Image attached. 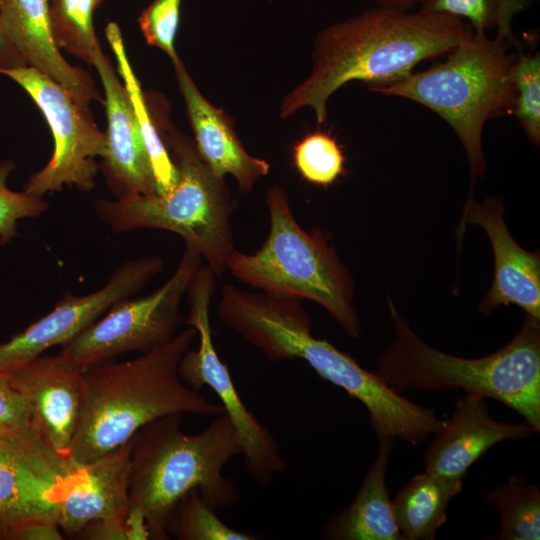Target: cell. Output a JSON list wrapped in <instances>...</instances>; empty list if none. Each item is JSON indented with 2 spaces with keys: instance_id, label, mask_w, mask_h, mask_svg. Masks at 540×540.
I'll use <instances>...</instances> for the list:
<instances>
[{
  "instance_id": "29",
  "label": "cell",
  "mask_w": 540,
  "mask_h": 540,
  "mask_svg": "<svg viewBox=\"0 0 540 540\" xmlns=\"http://www.w3.org/2000/svg\"><path fill=\"white\" fill-rule=\"evenodd\" d=\"M515 100L511 113L517 118L526 137L535 146L540 143V54L519 53L515 72Z\"/></svg>"
},
{
  "instance_id": "9",
  "label": "cell",
  "mask_w": 540,
  "mask_h": 540,
  "mask_svg": "<svg viewBox=\"0 0 540 540\" xmlns=\"http://www.w3.org/2000/svg\"><path fill=\"white\" fill-rule=\"evenodd\" d=\"M201 262L202 256L185 245L165 283L147 296L114 304L104 317L63 345L59 355L85 370L124 353L143 354L166 344L182 323L180 304Z\"/></svg>"
},
{
  "instance_id": "2",
  "label": "cell",
  "mask_w": 540,
  "mask_h": 540,
  "mask_svg": "<svg viewBox=\"0 0 540 540\" xmlns=\"http://www.w3.org/2000/svg\"><path fill=\"white\" fill-rule=\"evenodd\" d=\"M472 27L446 14L374 7L324 28L313 41L309 75L280 106L288 118L302 108L327 118L330 96L350 81L369 86L403 79L423 60L448 54Z\"/></svg>"
},
{
  "instance_id": "35",
  "label": "cell",
  "mask_w": 540,
  "mask_h": 540,
  "mask_svg": "<svg viewBox=\"0 0 540 540\" xmlns=\"http://www.w3.org/2000/svg\"><path fill=\"white\" fill-rule=\"evenodd\" d=\"M27 66L8 39L1 22L0 13V69H11Z\"/></svg>"
},
{
  "instance_id": "26",
  "label": "cell",
  "mask_w": 540,
  "mask_h": 540,
  "mask_svg": "<svg viewBox=\"0 0 540 540\" xmlns=\"http://www.w3.org/2000/svg\"><path fill=\"white\" fill-rule=\"evenodd\" d=\"M168 536L179 540H255V535L224 523L198 490L186 493L172 508L166 525Z\"/></svg>"
},
{
  "instance_id": "19",
  "label": "cell",
  "mask_w": 540,
  "mask_h": 540,
  "mask_svg": "<svg viewBox=\"0 0 540 540\" xmlns=\"http://www.w3.org/2000/svg\"><path fill=\"white\" fill-rule=\"evenodd\" d=\"M3 29L27 66L49 76L89 105L99 95L94 80L60 53L50 27L48 0H0Z\"/></svg>"
},
{
  "instance_id": "32",
  "label": "cell",
  "mask_w": 540,
  "mask_h": 540,
  "mask_svg": "<svg viewBox=\"0 0 540 540\" xmlns=\"http://www.w3.org/2000/svg\"><path fill=\"white\" fill-rule=\"evenodd\" d=\"M0 433L39 436L33 428L28 403L6 374H0Z\"/></svg>"
},
{
  "instance_id": "10",
  "label": "cell",
  "mask_w": 540,
  "mask_h": 540,
  "mask_svg": "<svg viewBox=\"0 0 540 540\" xmlns=\"http://www.w3.org/2000/svg\"><path fill=\"white\" fill-rule=\"evenodd\" d=\"M216 285L217 275L207 264L200 266L189 285L186 323L195 328L199 345L196 350L188 349L181 358L179 376L192 389L199 391L206 385L218 396L240 437L249 476L258 486L267 487L287 464L276 438L243 403L228 367L215 349L210 305Z\"/></svg>"
},
{
  "instance_id": "5",
  "label": "cell",
  "mask_w": 540,
  "mask_h": 540,
  "mask_svg": "<svg viewBox=\"0 0 540 540\" xmlns=\"http://www.w3.org/2000/svg\"><path fill=\"white\" fill-rule=\"evenodd\" d=\"M394 339L377 358L376 374L397 392L463 389L495 399L540 431V319L526 314L504 347L481 358H462L426 344L389 300Z\"/></svg>"
},
{
  "instance_id": "11",
  "label": "cell",
  "mask_w": 540,
  "mask_h": 540,
  "mask_svg": "<svg viewBox=\"0 0 540 540\" xmlns=\"http://www.w3.org/2000/svg\"><path fill=\"white\" fill-rule=\"evenodd\" d=\"M20 85L44 114L54 138V151L45 167L27 180L26 193L41 197L64 185L90 191L95 186L97 156L104 157L106 135L92 120L88 106L64 86L30 66L0 69Z\"/></svg>"
},
{
  "instance_id": "8",
  "label": "cell",
  "mask_w": 540,
  "mask_h": 540,
  "mask_svg": "<svg viewBox=\"0 0 540 540\" xmlns=\"http://www.w3.org/2000/svg\"><path fill=\"white\" fill-rule=\"evenodd\" d=\"M168 142L178 171L170 192L101 199L95 204L96 213L116 233L152 228L178 234L220 277L235 250L231 223L235 203L224 178L211 172L191 140L172 131Z\"/></svg>"
},
{
  "instance_id": "23",
  "label": "cell",
  "mask_w": 540,
  "mask_h": 540,
  "mask_svg": "<svg viewBox=\"0 0 540 540\" xmlns=\"http://www.w3.org/2000/svg\"><path fill=\"white\" fill-rule=\"evenodd\" d=\"M105 32L117 59L118 72L125 81V87L134 107L140 133L155 177L157 194H166L177 183L176 165L151 120L139 82L129 64L119 26L115 22H110Z\"/></svg>"
},
{
  "instance_id": "15",
  "label": "cell",
  "mask_w": 540,
  "mask_h": 540,
  "mask_svg": "<svg viewBox=\"0 0 540 540\" xmlns=\"http://www.w3.org/2000/svg\"><path fill=\"white\" fill-rule=\"evenodd\" d=\"M504 207L498 198L483 203L468 198L458 232L466 223L479 225L489 237L494 256V276L479 311L490 314L501 305L515 304L526 314L540 319V255L519 246L503 218Z\"/></svg>"
},
{
  "instance_id": "4",
  "label": "cell",
  "mask_w": 540,
  "mask_h": 540,
  "mask_svg": "<svg viewBox=\"0 0 540 540\" xmlns=\"http://www.w3.org/2000/svg\"><path fill=\"white\" fill-rule=\"evenodd\" d=\"M197 336L194 327L169 342L124 362H102L84 370V402L68 449L87 464L129 441L146 424L170 414L216 416L220 403L185 384L178 366Z\"/></svg>"
},
{
  "instance_id": "27",
  "label": "cell",
  "mask_w": 540,
  "mask_h": 540,
  "mask_svg": "<svg viewBox=\"0 0 540 540\" xmlns=\"http://www.w3.org/2000/svg\"><path fill=\"white\" fill-rule=\"evenodd\" d=\"M529 0H419V10L446 14L467 22L474 31L511 34L514 17Z\"/></svg>"
},
{
  "instance_id": "33",
  "label": "cell",
  "mask_w": 540,
  "mask_h": 540,
  "mask_svg": "<svg viewBox=\"0 0 540 540\" xmlns=\"http://www.w3.org/2000/svg\"><path fill=\"white\" fill-rule=\"evenodd\" d=\"M82 540H131L134 533L127 519H99L88 523L74 537Z\"/></svg>"
},
{
  "instance_id": "18",
  "label": "cell",
  "mask_w": 540,
  "mask_h": 540,
  "mask_svg": "<svg viewBox=\"0 0 540 540\" xmlns=\"http://www.w3.org/2000/svg\"><path fill=\"white\" fill-rule=\"evenodd\" d=\"M173 64L197 153L215 176L231 175L242 193L251 192L257 180L268 174L269 163L245 150L230 118L203 97L180 58Z\"/></svg>"
},
{
  "instance_id": "37",
  "label": "cell",
  "mask_w": 540,
  "mask_h": 540,
  "mask_svg": "<svg viewBox=\"0 0 540 540\" xmlns=\"http://www.w3.org/2000/svg\"><path fill=\"white\" fill-rule=\"evenodd\" d=\"M530 2H533V1H538V0H529Z\"/></svg>"
},
{
  "instance_id": "20",
  "label": "cell",
  "mask_w": 540,
  "mask_h": 540,
  "mask_svg": "<svg viewBox=\"0 0 540 540\" xmlns=\"http://www.w3.org/2000/svg\"><path fill=\"white\" fill-rule=\"evenodd\" d=\"M135 435L101 457L81 464L84 470L82 483L74 487L58 507L56 522L64 535L74 538L95 520L127 519Z\"/></svg>"
},
{
  "instance_id": "25",
  "label": "cell",
  "mask_w": 540,
  "mask_h": 540,
  "mask_svg": "<svg viewBox=\"0 0 540 540\" xmlns=\"http://www.w3.org/2000/svg\"><path fill=\"white\" fill-rule=\"evenodd\" d=\"M103 0H48L50 27L60 49L92 64L101 51L93 14Z\"/></svg>"
},
{
  "instance_id": "30",
  "label": "cell",
  "mask_w": 540,
  "mask_h": 540,
  "mask_svg": "<svg viewBox=\"0 0 540 540\" xmlns=\"http://www.w3.org/2000/svg\"><path fill=\"white\" fill-rule=\"evenodd\" d=\"M13 169L11 160L0 163V245H6L16 236L20 219L40 216L49 206L41 197L8 188L7 178Z\"/></svg>"
},
{
  "instance_id": "22",
  "label": "cell",
  "mask_w": 540,
  "mask_h": 540,
  "mask_svg": "<svg viewBox=\"0 0 540 540\" xmlns=\"http://www.w3.org/2000/svg\"><path fill=\"white\" fill-rule=\"evenodd\" d=\"M462 489L461 478L424 471L396 494L392 510L403 540H432L447 520L451 499Z\"/></svg>"
},
{
  "instance_id": "34",
  "label": "cell",
  "mask_w": 540,
  "mask_h": 540,
  "mask_svg": "<svg viewBox=\"0 0 540 540\" xmlns=\"http://www.w3.org/2000/svg\"><path fill=\"white\" fill-rule=\"evenodd\" d=\"M63 534L55 521L35 520L14 529L7 540H62Z\"/></svg>"
},
{
  "instance_id": "24",
  "label": "cell",
  "mask_w": 540,
  "mask_h": 540,
  "mask_svg": "<svg viewBox=\"0 0 540 540\" xmlns=\"http://www.w3.org/2000/svg\"><path fill=\"white\" fill-rule=\"evenodd\" d=\"M486 501L499 512L500 540H539L540 491L520 475L494 487Z\"/></svg>"
},
{
  "instance_id": "12",
  "label": "cell",
  "mask_w": 540,
  "mask_h": 540,
  "mask_svg": "<svg viewBox=\"0 0 540 540\" xmlns=\"http://www.w3.org/2000/svg\"><path fill=\"white\" fill-rule=\"evenodd\" d=\"M83 479V466L41 437L0 433V539L30 521L56 522L60 502Z\"/></svg>"
},
{
  "instance_id": "1",
  "label": "cell",
  "mask_w": 540,
  "mask_h": 540,
  "mask_svg": "<svg viewBox=\"0 0 540 540\" xmlns=\"http://www.w3.org/2000/svg\"><path fill=\"white\" fill-rule=\"evenodd\" d=\"M225 326L273 361L301 359L321 378L360 401L378 438L417 444L440 431L446 420L387 385L375 372L311 333L300 300L245 290L226 283L217 308Z\"/></svg>"
},
{
  "instance_id": "14",
  "label": "cell",
  "mask_w": 540,
  "mask_h": 540,
  "mask_svg": "<svg viewBox=\"0 0 540 540\" xmlns=\"http://www.w3.org/2000/svg\"><path fill=\"white\" fill-rule=\"evenodd\" d=\"M6 375L28 403L35 432L68 455L84 402V370L59 354H43Z\"/></svg>"
},
{
  "instance_id": "17",
  "label": "cell",
  "mask_w": 540,
  "mask_h": 540,
  "mask_svg": "<svg viewBox=\"0 0 540 540\" xmlns=\"http://www.w3.org/2000/svg\"><path fill=\"white\" fill-rule=\"evenodd\" d=\"M105 93L107 115L106 175L119 197L157 193L151 163L140 133L134 107L110 59L99 51L93 60Z\"/></svg>"
},
{
  "instance_id": "3",
  "label": "cell",
  "mask_w": 540,
  "mask_h": 540,
  "mask_svg": "<svg viewBox=\"0 0 540 540\" xmlns=\"http://www.w3.org/2000/svg\"><path fill=\"white\" fill-rule=\"evenodd\" d=\"M182 416L158 418L135 435L127 517L135 539H169V514L193 489L215 510L231 507L240 499L239 488L224 475L227 463L243 454L229 416L225 412L214 416L196 434L183 432Z\"/></svg>"
},
{
  "instance_id": "16",
  "label": "cell",
  "mask_w": 540,
  "mask_h": 540,
  "mask_svg": "<svg viewBox=\"0 0 540 540\" xmlns=\"http://www.w3.org/2000/svg\"><path fill=\"white\" fill-rule=\"evenodd\" d=\"M486 397L465 393L455 402L451 418L435 433L424 456V471L461 478L487 450L506 440H521L534 433L527 423L493 419Z\"/></svg>"
},
{
  "instance_id": "7",
  "label": "cell",
  "mask_w": 540,
  "mask_h": 540,
  "mask_svg": "<svg viewBox=\"0 0 540 540\" xmlns=\"http://www.w3.org/2000/svg\"><path fill=\"white\" fill-rule=\"evenodd\" d=\"M264 201L269 215L265 241L254 253L235 249L227 270L264 293L319 304L350 338H359L354 280L326 233L300 226L283 187H269Z\"/></svg>"
},
{
  "instance_id": "6",
  "label": "cell",
  "mask_w": 540,
  "mask_h": 540,
  "mask_svg": "<svg viewBox=\"0 0 540 540\" xmlns=\"http://www.w3.org/2000/svg\"><path fill=\"white\" fill-rule=\"evenodd\" d=\"M520 44L514 33L489 38L472 29L445 61L369 90L417 102L444 119L464 148L475 182L485 169L483 127L514 104Z\"/></svg>"
},
{
  "instance_id": "36",
  "label": "cell",
  "mask_w": 540,
  "mask_h": 540,
  "mask_svg": "<svg viewBox=\"0 0 540 540\" xmlns=\"http://www.w3.org/2000/svg\"><path fill=\"white\" fill-rule=\"evenodd\" d=\"M372 1L377 7L394 9L400 11H409L415 5H418L419 0H365Z\"/></svg>"
},
{
  "instance_id": "31",
  "label": "cell",
  "mask_w": 540,
  "mask_h": 540,
  "mask_svg": "<svg viewBox=\"0 0 540 540\" xmlns=\"http://www.w3.org/2000/svg\"><path fill=\"white\" fill-rule=\"evenodd\" d=\"M182 1L153 0L138 18L147 43L164 51L172 62L179 58L175 50V37Z\"/></svg>"
},
{
  "instance_id": "21",
  "label": "cell",
  "mask_w": 540,
  "mask_h": 540,
  "mask_svg": "<svg viewBox=\"0 0 540 540\" xmlns=\"http://www.w3.org/2000/svg\"><path fill=\"white\" fill-rule=\"evenodd\" d=\"M377 456L354 500L323 526L331 540H403L386 486V469L395 439L381 437Z\"/></svg>"
},
{
  "instance_id": "28",
  "label": "cell",
  "mask_w": 540,
  "mask_h": 540,
  "mask_svg": "<svg viewBox=\"0 0 540 540\" xmlns=\"http://www.w3.org/2000/svg\"><path fill=\"white\" fill-rule=\"evenodd\" d=\"M294 164L304 180L327 187L345 172V156L337 141L328 133L315 131L306 135L293 149Z\"/></svg>"
},
{
  "instance_id": "13",
  "label": "cell",
  "mask_w": 540,
  "mask_h": 540,
  "mask_svg": "<svg viewBox=\"0 0 540 540\" xmlns=\"http://www.w3.org/2000/svg\"><path fill=\"white\" fill-rule=\"evenodd\" d=\"M163 265L158 256L138 257L119 266L97 291L65 295L49 313L0 344V374L12 372L48 349L71 341L114 304L141 291Z\"/></svg>"
}]
</instances>
